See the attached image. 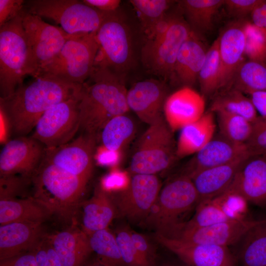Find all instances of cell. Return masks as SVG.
Returning <instances> with one entry per match:
<instances>
[{
	"mask_svg": "<svg viewBox=\"0 0 266 266\" xmlns=\"http://www.w3.org/2000/svg\"><path fill=\"white\" fill-rule=\"evenodd\" d=\"M82 84L68 83L48 75L33 77L20 85L9 97L0 98V114L12 132L25 136L40 117L53 106L80 96Z\"/></svg>",
	"mask_w": 266,
	"mask_h": 266,
	"instance_id": "6da1fadb",
	"label": "cell"
},
{
	"mask_svg": "<svg viewBox=\"0 0 266 266\" xmlns=\"http://www.w3.org/2000/svg\"><path fill=\"white\" fill-rule=\"evenodd\" d=\"M127 91L119 75L94 66L82 84L79 101L80 129L97 138L109 121L130 110Z\"/></svg>",
	"mask_w": 266,
	"mask_h": 266,
	"instance_id": "7a4b0ae2",
	"label": "cell"
},
{
	"mask_svg": "<svg viewBox=\"0 0 266 266\" xmlns=\"http://www.w3.org/2000/svg\"><path fill=\"white\" fill-rule=\"evenodd\" d=\"M33 197L60 219L74 220L89 179L42 160L32 176Z\"/></svg>",
	"mask_w": 266,
	"mask_h": 266,
	"instance_id": "3957f363",
	"label": "cell"
},
{
	"mask_svg": "<svg viewBox=\"0 0 266 266\" xmlns=\"http://www.w3.org/2000/svg\"><path fill=\"white\" fill-rule=\"evenodd\" d=\"M21 13L0 26V93L6 98L33 72L29 45Z\"/></svg>",
	"mask_w": 266,
	"mask_h": 266,
	"instance_id": "277c9868",
	"label": "cell"
},
{
	"mask_svg": "<svg viewBox=\"0 0 266 266\" xmlns=\"http://www.w3.org/2000/svg\"><path fill=\"white\" fill-rule=\"evenodd\" d=\"M193 32L183 20L166 16L146 37L141 52L145 67L151 73L163 78L172 77L179 50Z\"/></svg>",
	"mask_w": 266,
	"mask_h": 266,
	"instance_id": "5b68a950",
	"label": "cell"
},
{
	"mask_svg": "<svg viewBox=\"0 0 266 266\" xmlns=\"http://www.w3.org/2000/svg\"><path fill=\"white\" fill-rule=\"evenodd\" d=\"M96 33L71 34L59 53L34 77L48 75L83 84L94 68L99 49Z\"/></svg>",
	"mask_w": 266,
	"mask_h": 266,
	"instance_id": "8992f818",
	"label": "cell"
},
{
	"mask_svg": "<svg viewBox=\"0 0 266 266\" xmlns=\"http://www.w3.org/2000/svg\"><path fill=\"white\" fill-rule=\"evenodd\" d=\"M172 133L164 117L149 125L132 156L130 172L156 175L169 168L177 157Z\"/></svg>",
	"mask_w": 266,
	"mask_h": 266,
	"instance_id": "52a82bcc",
	"label": "cell"
},
{
	"mask_svg": "<svg viewBox=\"0 0 266 266\" xmlns=\"http://www.w3.org/2000/svg\"><path fill=\"white\" fill-rule=\"evenodd\" d=\"M25 8L54 20L72 35L96 33L108 14L77 0H25Z\"/></svg>",
	"mask_w": 266,
	"mask_h": 266,
	"instance_id": "ba28073f",
	"label": "cell"
},
{
	"mask_svg": "<svg viewBox=\"0 0 266 266\" xmlns=\"http://www.w3.org/2000/svg\"><path fill=\"white\" fill-rule=\"evenodd\" d=\"M199 201V196L192 179L181 174L161 188L146 220L156 229V233L165 235L181 222V216L197 206Z\"/></svg>",
	"mask_w": 266,
	"mask_h": 266,
	"instance_id": "9c48e42d",
	"label": "cell"
},
{
	"mask_svg": "<svg viewBox=\"0 0 266 266\" xmlns=\"http://www.w3.org/2000/svg\"><path fill=\"white\" fill-rule=\"evenodd\" d=\"M99 46L95 66L120 75L132 65L133 52L127 25L116 12L108 13L96 33Z\"/></svg>",
	"mask_w": 266,
	"mask_h": 266,
	"instance_id": "30bf717a",
	"label": "cell"
},
{
	"mask_svg": "<svg viewBox=\"0 0 266 266\" xmlns=\"http://www.w3.org/2000/svg\"><path fill=\"white\" fill-rule=\"evenodd\" d=\"M80 97L61 102L47 110L38 119L31 137L46 149L72 140L80 129Z\"/></svg>",
	"mask_w": 266,
	"mask_h": 266,
	"instance_id": "8fae6325",
	"label": "cell"
},
{
	"mask_svg": "<svg viewBox=\"0 0 266 266\" xmlns=\"http://www.w3.org/2000/svg\"><path fill=\"white\" fill-rule=\"evenodd\" d=\"M21 15L32 56V76L34 77L59 53L71 34L60 27L45 22L25 7Z\"/></svg>",
	"mask_w": 266,
	"mask_h": 266,
	"instance_id": "7c38bea8",
	"label": "cell"
},
{
	"mask_svg": "<svg viewBox=\"0 0 266 266\" xmlns=\"http://www.w3.org/2000/svg\"><path fill=\"white\" fill-rule=\"evenodd\" d=\"M130 185L114 201L120 214L134 222L146 220L156 202L161 183L154 174H133Z\"/></svg>",
	"mask_w": 266,
	"mask_h": 266,
	"instance_id": "4fadbf2b",
	"label": "cell"
},
{
	"mask_svg": "<svg viewBox=\"0 0 266 266\" xmlns=\"http://www.w3.org/2000/svg\"><path fill=\"white\" fill-rule=\"evenodd\" d=\"M248 202L239 194L230 190L199 202L195 213L188 221L178 223L174 228L191 229L223 222L246 218Z\"/></svg>",
	"mask_w": 266,
	"mask_h": 266,
	"instance_id": "5bb4252c",
	"label": "cell"
},
{
	"mask_svg": "<svg viewBox=\"0 0 266 266\" xmlns=\"http://www.w3.org/2000/svg\"><path fill=\"white\" fill-rule=\"evenodd\" d=\"M262 221L245 219L191 229L176 228L164 236L187 242L228 247L242 240L249 230Z\"/></svg>",
	"mask_w": 266,
	"mask_h": 266,
	"instance_id": "9a60e30c",
	"label": "cell"
},
{
	"mask_svg": "<svg viewBox=\"0 0 266 266\" xmlns=\"http://www.w3.org/2000/svg\"><path fill=\"white\" fill-rule=\"evenodd\" d=\"M97 139L84 133L60 146L45 148L43 160L73 174L90 179Z\"/></svg>",
	"mask_w": 266,
	"mask_h": 266,
	"instance_id": "2e32d148",
	"label": "cell"
},
{
	"mask_svg": "<svg viewBox=\"0 0 266 266\" xmlns=\"http://www.w3.org/2000/svg\"><path fill=\"white\" fill-rule=\"evenodd\" d=\"M45 148L32 137L18 136L6 142L0 153V175L32 177Z\"/></svg>",
	"mask_w": 266,
	"mask_h": 266,
	"instance_id": "e0dca14e",
	"label": "cell"
},
{
	"mask_svg": "<svg viewBox=\"0 0 266 266\" xmlns=\"http://www.w3.org/2000/svg\"><path fill=\"white\" fill-rule=\"evenodd\" d=\"M155 238L187 266H235L234 257L228 247L187 242L158 233Z\"/></svg>",
	"mask_w": 266,
	"mask_h": 266,
	"instance_id": "ac0fdd59",
	"label": "cell"
},
{
	"mask_svg": "<svg viewBox=\"0 0 266 266\" xmlns=\"http://www.w3.org/2000/svg\"><path fill=\"white\" fill-rule=\"evenodd\" d=\"M166 96L163 82L147 79L134 83L127 91V101L129 109L149 126L163 117Z\"/></svg>",
	"mask_w": 266,
	"mask_h": 266,
	"instance_id": "d6986e66",
	"label": "cell"
},
{
	"mask_svg": "<svg viewBox=\"0 0 266 266\" xmlns=\"http://www.w3.org/2000/svg\"><path fill=\"white\" fill-rule=\"evenodd\" d=\"M227 190L239 194L248 202L266 206V156L247 157Z\"/></svg>",
	"mask_w": 266,
	"mask_h": 266,
	"instance_id": "ffe728a7",
	"label": "cell"
},
{
	"mask_svg": "<svg viewBox=\"0 0 266 266\" xmlns=\"http://www.w3.org/2000/svg\"><path fill=\"white\" fill-rule=\"evenodd\" d=\"M204 96L190 87L184 86L167 97L164 118L172 132L193 123L205 112Z\"/></svg>",
	"mask_w": 266,
	"mask_h": 266,
	"instance_id": "44dd1931",
	"label": "cell"
},
{
	"mask_svg": "<svg viewBox=\"0 0 266 266\" xmlns=\"http://www.w3.org/2000/svg\"><path fill=\"white\" fill-rule=\"evenodd\" d=\"M247 154H250L245 144L234 143L219 134L194 154L182 174L191 177L200 171L229 163Z\"/></svg>",
	"mask_w": 266,
	"mask_h": 266,
	"instance_id": "7402d4cb",
	"label": "cell"
},
{
	"mask_svg": "<svg viewBox=\"0 0 266 266\" xmlns=\"http://www.w3.org/2000/svg\"><path fill=\"white\" fill-rule=\"evenodd\" d=\"M40 222H13L0 226V260L29 251L43 236Z\"/></svg>",
	"mask_w": 266,
	"mask_h": 266,
	"instance_id": "603a6c76",
	"label": "cell"
},
{
	"mask_svg": "<svg viewBox=\"0 0 266 266\" xmlns=\"http://www.w3.org/2000/svg\"><path fill=\"white\" fill-rule=\"evenodd\" d=\"M221 62V87H231L234 73L244 55L245 34L242 24H235L225 29L218 38Z\"/></svg>",
	"mask_w": 266,
	"mask_h": 266,
	"instance_id": "cb8c5ba5",
	"label": "cell"
},
{
	"mask_svg": "<svg viewBox=\"0 0 266 266\" xmlns=\"http://www.w3.org/2000/svg\"><path fill=\"white\" fill-rule=\"evenodd\" d=\"M48 237L63 266H83L92 252L88 235L74 226Z\"/></svg>",
	"mask_w": 266,
	"mask_h": 266,
	"instance_id": "d4e9b609",
	"label": "cell"
},
{
	"mask_svg": "<svg viewBox=\"0 0 266 266\" xmlns=\"http://www.w3.org/2000/svg\"><path fill=\"white\" fill-rule=\"evenodd\" d=\"M250 155L243 156L223 165L200 171L192 175L191 178L199 194L200 201L212 198L226 191L233 182L242 162Z\"/></svg>",
	"mask_w": 266,
	"mask_h": 266,
	"instance_id": "484cf974",
	"label": "cell"
},
{
	"mask_svg": "<svg viewBox=\"0 0 266 266\" xmlns=\"http://www.w3.org/2000/svg\"><path fill=\"white\" fill-rule=\"evenodd\" d=\"M82 228L87 234L108 229L115 216L116 206L109 193L100 186L96 188L93 196L81 201Z\"/></svg>",
	"mask_w": 266,
	"mask_h": 266,
	"instance_id": "4316f807",
	"label": "cell"
},
{
	"mask_svg": "<svg viewBox=\"0 0 266 266\" xmlns=\"http://www.w3.org/2000/svg\"><path fill=\"white\" fill-rule=\"evenodd\" d=\"M207 51L194 31L182 45L173 70V76L185 86L193 85L198 79Z\"/></svg>",
	"mask_w": 266,
	"mask_h": 266,
	"instance_id": "83f0119b",
	"label": "cell"
},
{
	"mask_svg": "<svg viewBox=\"0 0 266 266\" xmlns=\"http://www.w3.org/2000/svg\"><path fill=\"white\" fill-rule=\"evenodd\" d=\"M215 128L214 113L210 110L182 128L176 144L177 157L194 155L199 151L214 137Z\"/></svg>",
	"mask_w": 266,
	"mask_h": 266,
	"instance_id": "f1b7e54d",
	"label": "cell"
},
{
	"mask_svg": "<svg viewBox=\"0 0 266 266\" xmlns=\"http://www.w3.org/2000/svg\"><path fill=\"white\" fill-rule=\"evenodd\" d=\"M52 214L33 197L17 199H0V224L13 222L42 223Z\"/></svg>",
	"mask_w": 266,
	"mask_h": 266,
	"instance_id": "f546056e",
	"label": "cell"
},
{
	"mask_svg": "<svg viewBox=\"0 0 266 266\" xmlns=\"http://www.w3.org/2000/svg\"><path fill=\"white\" fill-rule=\"evenodd\" d=\"M210 110L214 113L224 112L255 122L259 116L249 97L232 87L223 90L213 101Z\"/></svg>",
	"mask_w": 266,
	"mask_h": 266,
	"instance_id": "4dcf8cb0",
	"label": "cell"
},
{
	"mask_svg": "<svg viewBox=\"0 0 266 266\" xmlns=\"http://www.w3.org/2000/svg\"><path fill=\"white\" fill-rule=\"evenodd\" d=\"M242 240V266H266V219L249 230Z\"/></svg>",
	"mask_w": 266,
	"mask_h": 266,
	"instance_id": "1f68e13d",
	"label": "cell"
},
{
	"mask_svg": "<svg viewBox=\"0 0 266 266\" xmlns=\"http://www.w3.org/2000/svg\"><path fill=\"white\" fill-rule=\"evenodd\" d=\"M231 87L247 95L254 92H266V64L243 61L234 73Z\"/></svg>",
	"mask_w": 266,
	"mask_h": 266,
	"instance_id": "d6a6232c",
	"label": "cell"
},
{
	"mask_svg": "<svg viewBox=\"0 0 266 266\" xmlns=\"http://www.w3.org/2000/svg\"><path fill=\"white\" fill-rule=\"evenodd\" d=\"M180 4L191 28L205 32L212 27L214 17L224 0H184Z\"/></svg>",
	"mask_w": 266,
	"mask_h": 266,
	"instance_id": "836d02e7",
	"label": "cell"
},
{
	"mask_svg": "<svg viewBox=\"0 0 266 266\" xmlns=\"http://www.w3.org/2000/svg\"><path fill=\"white\" fill-rule=\"evenodd\" d=\"M134 132L133 120L125 114L109 121L100 134L104 148L109 151L117 152L132 138Z\"/></svg>",
	"mask_w": 266,
	"mask_h": 266,
	"instance_id": "e575fe53",
	"label": "cell"
},
{
	"mask_svg": "<svg viewBox=\"0 0 266 266\" xmlns=\"http://www.w3.org/2000/svg\"><path fill=\"white\" fill-rule=\"evenodd\" d=\"M88 235L92 252L98 259L111 266H126L115 233L106 229Z\"/></svg>",
	"mask_w": 266,
	"mask_h": 266,
	"instance_id": "d590c367",
	"label": "cell"
},
{
	"mask_svg": "<svg viewBox=\"0 0 266 266\" xmlns=\"http://www.w3.org/2000/svg\"><path fill=\"white\" fill-rule=\"evenodd\" d=\"M172 1L168 0H131L146 36L151 34L166 17Z\"/></svg>",
	"mask_w": 266,
	"mask_h": 266,
	"instance_id": "8d00e7d4",
	"label": "cell"
},
{
	"mask_svg": "<svg viewBox=\"0 0 266 266\" xmlns=\"http://www.w3.org/2000/svg\"><path fill=\"white\" fill-rule=\"evenodd\" d=\"M202 93L210 95L221 89V62L217 38L207 51L198 79Z\"/></svg>",
	"mask_w": 266,
	"mask_h": 266,
	"instance_id": "74e56055",
	"label": "cell"
},
{
	"mask_svg": "<svg viewBox=\"0 0 266 266\" xmlns=\"http://www.w3.org/2000/svg\"><path fill=\"white\" fill-rule=\"evenodd\" d=\"M215 113L220 134L232 142L245 144L252 132V123L238 115L224 112Z\"/></svg>",
	"mask_w": 266,
	"mask_h": 266,
	"instance_id": "f35d334b",
	"label": "cell"
},
{
	"mask_svg": "<svg viewBox=\"0 0 266 266\" xmlns=\"http://www.w3.org/2000/svg\"><path fill=\"white\" fill-rule=\"evenodd\" d=\"M242 26L245 38L244 56L247 60L266 64V33L250 21Z\"/></svg>",
	"mask_w": 266,
	"mask_h": 266,
	"instance_id": "ab89813d",
	"label": "cell"
},
{
	"mask_svg": "<svg viewBox=\"0 0 266 266\" xmlns=\"http://www.w3.org/2000/svg\"><path fill=\"white\" fill-rule=\"evenodd\" d=\"M115 234L126 266H146L132 239L131 229L127 227L119 228Z\"/></svg>",
	"mask_w": 266,
	"mask_h": 266,
	"instance_id": "60d3db41",
	"label": "cell"
},
{
	"mask_svg": "<svg viewBox=\"0 0 266 266\" xmlns=\"http://www.w3.org/2000/svg\"><path fill=\"white\" fill-rule=\"evenodd\" d=\"M252 125L251 135L245 145L251 155L266 156V118L259 116Z\"/></svg>",
	"mask_w": 266,
	"mask_h": 266,
	"instance_id": "b9f144b4",
	"label": "cell"
},
{
	"mask_svg": "<svg viewBox=\"0 0 266 266\" xmlns=\"http://www.w3.org/2000/svg\"><path fill=\"white\" fill-rule=\"evenodd\" d=\"M38 266H63L48 235H43L32 249Z\"/></svg>",
	"mask_w": 266,
	"mask_h": 266,
	"instance_id": "7bdbcfd3",
	"label": "cell"
},
{
	"mask_svg": "<svg viewBox=\"0 0 266 266\" xmlns=\"http://www.w3.org/2000/svg\"><path fill=\"white\" fill-rule=\"evenodd\" d=\"M131 237L142 260L146 266H155L156 252L144 234L131 230Z\"/></svg>",
	"mask_w": 266,
	"mask_h": 266,
	"instance_id": "ee69618b",
	"label": "cell"
},
{
	"mask_svg": "<svg viewBox=\"0 0 266 266\" xmlns=\"http://www.w3.org/2000/svg\"><path fill=\"white\" fill-rule=\"evenodd\" d=\"M131 179L126 173L121 171L112 172L104 179L100 187L109 193L110 192H121L128 188Z\"/></svg>",
	"mask_w": 266,
	"mask_h": 266,
	"instance_id": "f6af8a7d",
	"label": "cell"
},
{
	"mask_svg": "<svg viewBox=\"0 0 266 266\" xmlns=\"http://www.w3.org/2000/svg\"><path fill=\"white\" fill-rule=\"evenodd\" d=\"M25 2L23 0H0V26L19 15Z\"/></svg>",
	"mask_w": 266,
	"mask_h": 266,
	"instance_id": "bcb514c9",
	"label": "cell"
},
{
	"mask_svg": "<svg viewBox=\"0 0 266 266\" xmlns=\"http://www.w3.org/2000/svg\"><path fill=\"white\" fill-rule=\"evenodd\" d=\"M262 0H224V5L233 15L243 17L252 13Z\"/></svg>",
	"mask_w": 266,
	"mask_h": 266,
	"instance_id": "7dc6e473",
	"label": "cell"
},
{
	"mask_svg": "<svg viewBox=\"0 0 266 266\" xmlns=\"http://www.w3.org/2000/svg\"><path fill=\"white\" fill-rule=\"evenodd\" d=\"M25 178L17 175L0 176V199L14 198V196L19 191Z\"/></svg>",
	"mask_w": 266,
	"mask_h": 266,
	"instance_id": "c3c4849f",
	"label": "cell"
},
{
	"mask_svg": "<svg viewBox=\"0 0 266 266\" xmlns=\"http://www.w3.org/2000/svg\"><path fill=\"white\" fill-rule=\"evenodd\" d=\"M0 266H38L34 254L31 250L6 259L0 260Z\"/></svg>",
	"mask_w": 266,
	"mask_h": 266,
	"instance_id": "681fc988",
	"label": "cell"
},
{
	"mask_svg": "<svg viewBox=\"0 0 266 266\" xmlns=\"http://www.w3.org/2000/svg\"><path fill=\"white\" fill-rule=\"evenodd\" d=\"M83 2L104 13L116 12L121 1L119 0H83Z\"/></svg>",
	"mask_w": 266,
	"mask_h": 266,
	"instance_id": "f907efd6",
	"label": "cell"
},
{
	"mask_svg": "<svg viewBox=\"0 0 266 266\" xmlns=\"http://www.w3.org/2000/svg\"><path fill=\"white\" fill-rule=\"evenodd\" d=\"M252 22L266 33V0H262L251 13Z\"/></svg>",
	"mask_w": 266,
	"mask_h": 266,
	"instance_id": "816d5d0a",
	"label": "cell"
},
{
	"mask_svg": "<svg viewBox=\"0 0 266 266\" xmlns=\"http://www.w3.org/2000/svg\"><path fill=\"white\" fill-rule=\"evenodd\" d=\"M260 116L266 118V92H254L247 95Z\"/></svg>",
	"mask_w": 266,
	"mask_h": 266,
	"instance_id": "f5cc1de1",
	"label": "cell"
},
{
	"mask_svg": "<svg viewBox=\"0 0 266 266\" xmlns=\"http://www.w3.org/2000/svg\"><path fill=\"white\" fill-rule=\"evenodd\" d=\"M83 266H110L101 261L98 258L93 262L88 263L87 264H84Z\"/></svg>",
	"mask_w": 266,
	"mask_h": 266,
	"instance_id": "db71d44e",
	"label": "cell"
},
{
	"mask_svg": "<svg viewBox=\"0 0 266 266\" xmlns=\"http://www.w3.org/2000/svg\"><path fill=\"white\" fill-rule=\"evenodd\" d=\"M163 266H175V265H165Z\"/></svg>",
	"mask_w": 266,
	"mask_h": 266,
	"instance_id": "11a10c76",
	"label": "cell"
}]
</instances>
